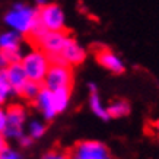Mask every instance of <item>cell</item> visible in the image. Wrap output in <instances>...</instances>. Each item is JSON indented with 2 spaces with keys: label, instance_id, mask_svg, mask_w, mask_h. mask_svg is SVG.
I'll use <instances>...</instances> for the list:
<instances>
[{
  "label": "cell",
  "instance_id": "7a4b0ae2",
  "mask_svg": "<svg viewBox=\"0 0 159 159\" xmlns=\"http://www.w3.org/2000/svg\"><path fill=\"white\" fill-rule=\"evenodd\" d=\"M20 64L24 67L28 80H32V82L43 85V80L45 75H47V70H48L51 63H50L48 56L44 53L43 50L34 48L31 50L29 53H26L25 56H22Z\"/></svg>",
  "mask_w": 159,
  "mask_h": 159
},
{
  "label": "cell",
  "instance_id": "8fae6325",
  "mask_svg": "<svg viewBox=\"0 0 159 159\" xmlns=\"http://www.w3.org/2000/svg\"><path fill=\"white\" fill-rule=\"evenodd\" d=\"M34 104L37 105L45 120H51L56 117L57 111H56V107H54V101H53V92L48 91L47 88H41V91L38 92V95L35 97Z\"/></svg>",
  "mask_w": 159,
  "mask_h": 159
},
{
  "label": "cell",
  "instance_id": "ffe728a7",
  "mask_svg": "<svg viewBox=\"0 0 159 159\" xmlns=\"http://www.w3.org/2000/svg\"><path fill=\"white\" fill-rule=\"evenodd\" d=\"M0 159H20V155L16 150L6 148L5 150L0 152Z\"/></svg>",
  "mask_w": 159,
  "mask_h": 159
},
{
  "label": "cell",
  "instance_id": "d4e9b609",
  "mask_svg": "<svg viewBox=\"0 0 159 159\" xmlns=\"http://www.w3.org/2000/svg\"><path fill=\"white\" fill-rule=\"evenodd\" d=\"M89 91L91 92H97V85H93V83H89Z\"/></svg>",
  "mask_w": 159,
  "mask_h": 159
},
{
  "label": "cell",
  "instance_id": "603a6c76",
  "mask_svg": "<svg viewBox=\"0 0 159 159\" xmlns=\"http://www.w3.org/2000/svg\"><path fill=\"white\" fill-rule=\"evenodd\" d=\"M32 142H34V139L31 137V136H22L19 139V143H20V146H24V148H29V146L32 145Z\"/></svg>",
  "mask_w": 159,
  "mask_h": 159
},
{
  "label": "cell",
  "instance_id": "30bf717a",
  "mask_svg": "<svg viewBox=\"0 0 159 159\" xmlns=\"http://www.w3.org/2000/svg\"><path fill=\"white\" fill-rule=\"evenodd\" d=\"M6 77H7V82H9L10 88H12V92L19 95L20 91L24 89V86L28 82V77L25 75V70L22 67L20 63H12V64H7L5 69Z\"/></svg>",
  "mask_w": 159,
  "mask_h": 159
},
{
  "label": "cell",
  "instance_id": "5bb4252c",
  "mask_svg": "<svg viewBox=\"0 0 159 159\" xmlns=\"http://www.w3.org/2000/svg\"><path fill=\"white\" fill-rule=\"evenodd\" d=\"M89 105H91L92 112L101 118V120H110V114H108V110H107L104 104H102L101 98L98 95V92H91V97H89Z\"/></svg>",
  "mask_w": 159,
  "mask_h": 159
},
{
  "label": "cell",
  "instance_id": "9c48e42d",
  "mask_svg": "<svg viewBox=\"0 0 159 159\" xmlns=\"http://www.w3.org/2000/svg\"><path fill=\"white\" fill-rule=\"evenodd\" d=\"M58 56L63 58V61L66 63V64H69V66H76V64H80V63L85 60L86 53H85V50L77 44L76 39H73L72 37H69Z\"/></svg>",
  "mask_w": 159,
  "mask_h": 159
},
{
  "label": "cell",
  "instance_id": "2e32d148",
  "mask_svg": "<svg viewBox=\"0 0 159 159\" xmlns=\"http://www.w3.org/2000/svg\"><path fill=\"white\" fill-rule=\"evenodd\" d=\"M41 88H43V85H41V83L28 80V82H26V85L24 86V89L20 91L19 97L25 98V99H29V101H34L35 97L38 95V92L41 91Z\"/></svg>",
  "mask_w": 159,
  "mask_h": 159
},
{
  "label": "cell",
  "instance_id": "ac0fdd59",
  "mask_svg": "<svg viewBox=\"0 0 159 159\" xmlns=\"http://www.w3.org/2000/svg\"><path fill=\"white\" fill-rule=\"evenodd\" d=\"M0 57L5 60L6 64L20 63V60H22V53H20V48H16V50H0Z\"/></svg>",
  "mask_w": 159,
  "mask_h": 159
},
{
  "label": "cell",
  "instance_id": "3957f363",
  "mask_svg": "<svg viewBox=\"0 0 159 159\" xmlns=\"http://www.w3.org/2000/svg\"><path fill=\"white\" fill-rule=\"evenodd\" d=\"M73 85V70L69 64H50L47 75L43 80V86L48 91H57L63 88H70Z\"/></svg>",
  "mask_w": 159,
  "mask_h": 159
},
{
  "label": "cell",
  "instance_id": "4fadbf2b",
  "mask_svg": "<svg viewBox=\"0 0 159 159\" xmlns=\"http://www.w3.org/2000/svg\"><path fill=\"white\" fill-rule=\"evenodd\" d=\"M107 110H108L110 118H121V117H125L130 112V104L125 99L120 98V99H114Z\"/></svg>",
  "mask_w": 159,
  "mask_h": 159
},
{
  "label": "cell",
  "instance_id": "7c38bea8",
  "mask_svg": "<svg viewBox=\"0 0 159 159\" xmlns=\"http://www.w3.org/2000/svg\"><path fill=\"white\" fill-rule=\"evenodd\" d=\"M70 88H63V89H57L53 91V101H54V107L57 112H63L69 107L70 102Z\"/></svg>",
  "mask_w": 159,
  "mask_h": 159
},
{
  "label": "cell",
  "instance_id": "cb8c5ba5",
  "mask_svg": "<svg viewBox=\"0 0 159 159\" xmlns=\"http://www.w3.org/2000/svg\"><path fill=\"white\" fill-rule=\"evenodd\" d=\"M6 148H7V145H6V137H5V134L0 133V152L5 150Z\"/></svg>",
  "mask_w": 159,
  "mask_h": 159
},
{
  "label": "cell",
  "instance_id": "6da1fadb",
  "mask_svg": "<svg viewBox=\"0 0 159 159\" xmlns=\"http://www.w3.org/2000/svg\"><path fill=\"white\" fill-rule=\"evenodd\" d=\"M37 20H38V9L29 7L24 3L13 5L12 10L5 15V22L12 28V31L22 35L28 34Z\"/></svg>",
  "mask_w": 159,
  "mask_h": 159
},
{
  "label": "cell",
  "instance_id": "d6986e66",
  "mask_svg": "<svg viewBox=\"0 0 159 159\" xmlns=\"http://www.w3.org/2000/svg\"><path fill=\"white\" fill-rule=\"evenodd\" d=\"M45 130H47V127H45V124L44 123H41V121H31L29 123V136L32 137V139H39L41 136H44V133H45Z\"/></svg>",
  "mask_w": 159,
  "mask_h": 159
},
{
  "label": "cell",
  "instance_id": "44dd1931",
  "mask_svg": "<svg viewBox=\"0 0 159 159\" xmlns=\"http://www.w3.org/2000/svg\"><path fill=\"white\" fill-rule=\"evenodd\" d=\"M43 159H69L67 153H63L60 150H50L43 156Z\"/></svg>",
  "mask_w": 159,
  "mask_h": 159
},
{
  "label": "cell",
  "instance_id": "8992f818",
  "mask_svg": "<svg viewBox=\"0 0 159 159\" xmlns=\"http://www.w3.org/2000/svg\"><path fill=\"white\" fill-rule=\"evenodd\" d=\"M6 118H7V125L5 130V137H12V139L19 140L24 136V123L26 118L25 108L19 104H13L6 110Z\"/></svg>",
  "mask_w": 159,
  "mask_h": 159
},
{
  "label": "cell",
  "instance_id": "ba28073f",
  "mask_svg": "<svg viewBox=\"0 0 159 159\" xmlns=\"http://www.w3.org/2000/svg\"><path fill=\"white\" fill-rule=\"evenodd\" d=\"M67 38H69V35L66 34V31H64V32L48 31L43 38L39 39L37 48L43 50L47 56H57V54H60V51L63 50V47H64Z\"/></svg>",
  "mask_w": 159,
  "mask_h": 159
},
{
  "label": "cell",
  "instance_id": "52a82bcc",
  "mask_svg": "<svg viewBox=\"0 0 159 159\" xmlns=\"http://www.w3.org/2000/svg\"><path fill=\"white\" fill-rule=\"evenodd\" d=\"M95 57H97L98 63L102 67H105L107 70L120 75L124 72V63L121 61V58L117 56L116 53H112L110 48H107L105 45H98V47H92Z\"/></svg>",
  "mask_w": 159,
  "mask_h": 159
},
{
  "label": "cell",
  "instance_id": "277c9868",
  "mask_svg": "<svg viewBox=\"0 0 159 159\" xmlns=\"http://www.w3.org/2000/svg\"><path fill=\"white\" fill-rule=\"evenodd\" d=\"M69 159H111L110 150L97 140H83L73 146L67 153Z\"/></svg>",
  "mask_w": 159,
  "mask_h": 159
},
{
  "label": "cell",
  "instance_id": "5b68a950",
  "mask_svg": "<svg viewBox=\"0 0 159 159\" xmlns=\"http://www.w3.org/2000/svg\"><path fill=\"white\" fill-rule=\"evenodd\" d=\"M38 9V20L47 31L64 32V13L61 7L56 3H45Z\"/></svg>",
  "mask_w": 159,
  "mask_h": 159
},
{
  "label": "cell",
  "instance_id": "e0dca14e",
  "mask_svg": "<svg viewBox=\"0 0 159 159\" xmlns=\"http://www.w3.org/2000/svg\"><path fill=\"white\" fill-rule=\"evenodd\" d=\"M12 88H10L9 82H7V77H6L5 69L0 70V104L6 102V99L12 95Z\"/></svg>",
  "mask_w": 159,
  "mask_h": 159
},
{
  "label": "cell",
  "instance_id": "9a60e30c",
  "mask_svg": "<svg viewBox=\"0 0 159 159\" xmlns=\"http://www.w3.org/2000/svg\"><path fill=\"white\" fill-rule=\"evenodd\" d=\"M20 34L9 31L0 35V50H16L20 48Z\"/></svg>",
  "mask_w": 159,
  "mask_h": 159
},
{
  "label": "cell",
  "instance_id": "7402d4cb",
  "mask_svg": "<svg viewBox=\"0 0 159 159\" xmlns=\"http://www.w3.org/2000/svg\"><path fill=\"white\" fill-rule=\"evenodd\" d=\"M6 125H7V118H6V111H3L0 108V133L3 134L6 130Z\"/></svg>",
  "mask_w": 159,
  "mask_h": 159
}]
</instances>
